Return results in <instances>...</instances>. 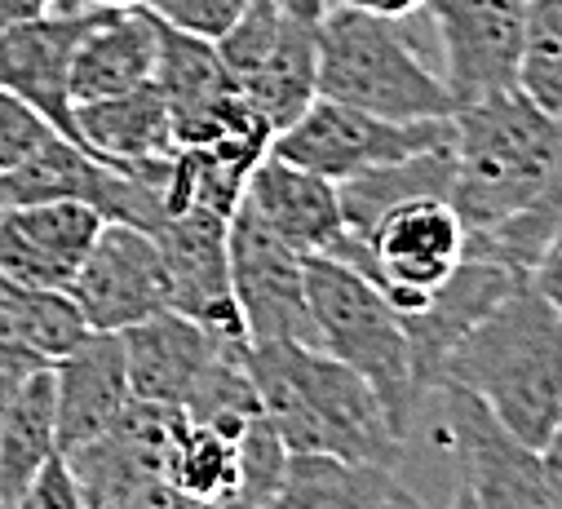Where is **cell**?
Here are the masks:
<instances>
[{
  "label": "cell",
  "mask_w": 562,
  "mask_h": 509,
  "mask_svg": "<svg viewBox=\"0 0 562 509\" xmlns=\"http://www.w3.org/2000/svg\"><path fill=\"white\" fill-rule=\"evenodd\" d=\"M261 417L289 456H341L394 470L403 434L368 381L319 346H248Z\"/></svg>",
  "instance_id": "1"
},
{
  "label": "cell",
  "mask_w": 562,
  "mask_h": 509,
  "mask_svg": "<svg viewBox=\"0 0 562 509\" xmlns=\"http://www.w3.org/2000/svg\"><path fill=\"white\" fill-rule=\"evenodd\" d=\"M439 386H461L540 452L562 417V306L518 284L448 350Z\"/></svg>",
  "instance_id": "2"
},
{
  "label": "cell",
  "mask_w": 562,
  "mask_h": 509,
  "mask_svg": "<svg viewBox=\"0 0 562 509\" xmlns=\"http://www.w3.org/2000/svg\"><path fill=\"white\" fill-rule=\"evenodd\" d=\"M562 151V120L509 89L452 115V195L465 235L518 217L549 182Z\"/></svg>",
  "instance_id": "3"
},
{
  "label": "cell",
  "mask_w": 562,
  "mask_h": 509,
  "mask_svg": "<svg viewBox=\"0 0 562 509\" xmlns=\"http://www.w3.org/2000/svg\"><path fill=\"white\" fill-rule=\"evenodd\" d=\"M306 302H311L319 350H328L333 359H341L368 381L376 399L385 404L394 430L407 439L412 417L426 404V395L416 386L412 346L398 310L333 252L306 258Z\"/></svg>",
  "instance_id": "4"
},
{
  "label": "cell",
  "mask_w": 562,
  "mask_h": 509,
  "mask_svg": "<svg viewBox=\"0 0 562 509\" xmlns=\"http://www.w3.org/2000/svg\"><path fill=\"white\" fill-rule=\"evenodd\" d=\"M319 98L385 120H452L457 102L390 19L333 5L319 19Z\"/></svg>",
  "instance_id": "5"
},
{
  "label": "cell",
  "mask_w": 562,
  "mask_h": 509,
  "mask_svg": "<svg viewBox=\"0 0 562 509\" xmlns=\"http://www.w3.org/2000/svg\"><path fill=\"white\" fill-rule=\"evenodd\" d=\"M333 258L355 267L398 315H412L448 284L465 258V222L439 195L403 200L381 213L368 235H341Z\"/></svg>",
  "instance_id": "6"
},
{
  "label": "cell",
  "mask_w": 562,
  "mask_h": 509,
  "mask_svg": "<svg viewBox=\"0 0 562 509\" xmlns=\"http://www.w3.org/2000/svg\"><path fill=\"white\" fill-rule=\"evenodd\" d=\"M452 143V120H385L333 98H315L289 129H279L270 151L328 182H350L368 169L398 165L407 156Z\"/></svg>",
  "instance_id": "7"
},
{
  "label": "cell",
  "mask_w": 562,
  "mask_h": 509,
  "mask_svg": "<svg viewBox=\"0 0 562 509\" xmlns=\"http://www.w3.org/2000/svg\"><path fill=\"white\" fill-rule=\"evenodd\" d=\"M231 297L248 346H319L306 302V258L274 239L244 204L226 226Z\"/></svg>",
  "instance_id": "8"
},
{
  "label": "cell",
  "mask_w": 562,
  "mask_h": 509,
  "mask_svg": "<svg viewBox=\"0 0 562 509\" xmlns=\"http://www.w3.org/2000/svg\"><path fill=\"white\" fill-rule=\"evenodd\" d=\"M67 293L85 315L89 332H124L160 310H173L160 248L151 230L133 222H102Z\"/></svg>",
  "instance_id": "9"
},
{
  "label": "cell",
  "mask_w": 562,
  "mask_h": 509,
  "mask_svg": "<svg viewBox=\"0 0 562 509\" xmlns=\"http://www.w3.org/2000/svg\"><path fill=\"white\" fill-rule=\"evenodd\" d=\"M435 395H443V430L461 461V483L474 496V509H553L536 448L514 439L461 386H439Z\"/></svg>",
  "instance_id": "10"
},
{
  "label": "cell",
  "mask_w": 562,
  "mask_h": 509,
  "mask_svg": "<svg viewBox=\"0 0 562 509\" xmlns=\"http://www.w3.org/2000/svg\"><path fill=\"white\" fill-rule=\"evenodd\" d=\"M439 27L443 84L457 106L518 89L522 0H426Z\"/></svg>",
  "instance_id": "11"
},
{
  "label": "cell",
  "mask_w": 562,
  "mask_h": 509,
  "mask_svg": "<svg viewBox=\"0 0 562 509\" xmlns=\"http://www.w3.org/2000/svg\"><path fill=\"white\" fill-rule=\"evenodd\" d=\"M226 226H231V217H222V213L187 208V213L165 217L151 230V239H156L165 271H169L173 310L209 324L213 332L244 337V324H239V310H235V297H231Z\"/></svg>",
  "instance_id": "12"
},
{
  "label": "cell",
  "mask_w": 562,
  "mask_h": 509,
  "mask_svg": "<svg viewBox=\"0 0 562 509\" xmlns=\"http://www.w3.org/2000/svg\"><path fill=\"white\" fill-rule=\"evenodd\" d=\"M244 337L213 332L209 324L182 315V310H160L143 324L120 332L124 346V367H128V391L143 404H165V408H187L204 372L217 363L226 346Z\"/></svg>",
  "instance_id": "13"
},
{
  "label": "cell",
  "mask_w": 562,
  "mask_h": 509,
  "mask_svg": "<svg viewBox=\"0 0 562 509\" xmlns=\"http://www.w3.org/2000/svg\"><path fill=\"white\" fill-rule=\"evenodd\" d=\"M102 222L106 217L80 200L5 204L0 208V275L36 289H67Z\"/></svg>",
  "instance_id": "14"
},
{
  "label": "cell",
  "mask_w": 562,
  "mask_h": 509,
  "mask_svg": "<svg viewBox=\"0 0 562 509\" xmlns=\"http://www.w3.org/2000/svg\"><path fill=\"white\" fill-rule=\"evenodd\" d=\"M156 89L169 102L173 147H200L226 129V120L244 106L231 71L217 58V45L191 32H178L156 19Z\"/></svg>",
  "instance_id": "15"
},
{
  "label": "cell",
  "mask_w": 562,
  "mask_h": 509,
  "mask_svg": "<svg viewBox=\"0 0 562 509\" xmlns=\"http://www.w3.org/2000/svg\"><path fill=\"white\" fill-rule=\"evenodd\" d=\"M518 284H527L522 275H514L509 267L492 262V258H461V267L448 275V284L439 293H430V302L412 310V315H398L403 319V332H407V346H412V367H416V386L420 395H435L439 391V372H443V359L448 350L496 306L505 302Z\"/></svg>",
  "instance_id": "16"
},
{
  "label": "cell",
  "mask_w": 562,
  "mask_h": 509,
  "mask_svg": "<svg viewBox=\"0 0 562 509\" xmlns=\"http://www.w3.org/2000/svg\"><path fill=\"white\" fill-rule=\"evenodd\" d=\"M274 239H284L289 248H297L302 258L315 252H333L346 235V217H341V195L337 182L289 165L284 156H266L239 200Z\"/></svg>",
  "instance_id": "17"
},
{
  "label": "cell",
  "mask_w": 562,
  "mask_h": 509,
  "mask_svg": "<svg viewBox=\"0 0 562 509\" xmlns=\"http://www.w3.org/2000/svg\"><path fill=\"white\" fill-rule=\"evenodd\" d=\"M49 376H54L58 452L93 443L133 404L120 332H89L76 350H67L63 359L49 363Z\"/></svg>",
  "instance_id": "18"
},
{
  "label": "cell",
  "mask_w": 562,
  "mask_h": 509,
  "mask_svg": "<svg viewBox=\"0 0 562 509\" xmlns=\"http://www.w3.org/2000/svg\"><path fill=\"white\" fill-rule=\"evenodd\" d=\"M93 10L80 14H41L32 23H19L0 32V89L19 93L32 102L63 138L76 143V120H71V89H67V67L80 32L89 27Z\"/></svg>",
  "instance_id": "19"
},
{
  "label": "cell",
  "mask_w": 562,
  "mask_h": 509,
  "mask_svg": "<svg viewBox=\"0 0 562 509\" xmlns=\"http://www.w3.org/2000/svg\"><path fill=\"white\" fill-rule=\"evenodd\" d=\"M156 76V14L151 10H93L67 67L71 106L128 93Z\"/></svg>",
  "instance_id": "20"
},
{
  "label": "cell",
  "mask_w": 562,
  "mask_h": 509,
  "mask_svg": "<svg viewBox=\"0 0 562 509\" xmlns=\"http://www.w3.org/2000/svg\"><path fill=\"white\" fill-rule=\"evenodd\" d=\"M71 120H76V143L106 165H143L173 151V120L156 80L115 98L76 102Z\"/></svg>",
  "instance_id": "21"
},
{
  "label": "cell",
  "mask_w": 562,
  "mask_h": 509,
  "mask_svg": "<svg viewBox=\"0 0 562 509\" xmlns=\"http://www.w3.org/2000/svg\"><path fill=\"white\" fill-rule=\"evenodd\" d=\"M239 93L270 124V134L289 129V124L319 98V23L284 14L270 54L239 84Z\"/></svg>",
  "instance_id": "22"
},
{
  "label": "cell",
  "mask_w": 562,
  "mask_h": 509,
  "mask_svg": "<svg viewBox=\"0 0 562 509\" xmlns=\"http://www.w3.org/2000/svg\"><path fill=\"white\" fill-rule=\"evenodd\" d=\"M58 452L54 426V376L41 367L14 395L0 399V509H14L23 487Z\"/></svg>",
  "instance_id": "23"
},
{
  "label": "cell",
  "mask_w": 562,
  "mask_h": 509,
  "mask_svg": "<svg viewBox=\"0 0 562 509\" xmlns=\"http://www.w3.org/2000/svg\"><path fill=\"white\" fill-rule=\"evenodd\" d=\"M337 195H341L346 235H355V239L368 235V226L403 200H420V195L448 200L452 195V143L435 147V151H420V156H407L398 165L368 169V173L341 182Z\"/></svg>",
  "instance_id": "24"
},
{
  "label": "cell",
  "mask_w": 562,
  "mask_h": 509,
  "mask_svg": "<svg viewBox=\"0 0 562 509\" xmlns=\"http://www.w3.org/2000/svg\"><path fill=\"white\" fill-rule=\"evenodd\" d=\"M394 470L341 456H289L274 505L284 509H381Z\"/></svg>",
  "instance_id": "25"
},
{
  "label": "cell",
  "mask_w": 562,
  "mask_h": 509,
  "mask_svg": "<svg viewBox=\"0 0 562 509\" xmlns=\"http://www.w3.org/2000/svg\"><path fill=\"white\" fill-rule=\"evenodd\" d=\"M165 478L200 509H235L239 496V439H226L182 412L169 439Z\"/></svg>",
  "instance_id": "26"
},
{
  "label": "cell",
  "mask_w": 562,
  "mask_h": 509,
  "mask_svg": "<svg viewBox=\"0 0 562 509\" xmlns=\"http://www.w3.org/2000/svg\"><path fill=\"white\" fill-rule=\"evenodd\" d=\"M0 310L14 319V328L27 337V346L45 363L63 359L89 337V324L76 310L67 289H36V284H19L0 275Z\"/></svg>",
  "instance_id": "27"
},
{
  "label": "cell",
  "mask_w": 562,
  "mask_h": 509,
  "mask_svg": "<svg viewBox=\"0 0 562 509\" xmlns=\"http://www.w3.org/2000/svg\"><path fill=\"white\" fill-rule=\"evenodd\" d=\"M518 93L562 120V0H522Z\"/></svg>",
  "instance_id": "28"
},
{
  "label": "cell",
  "mask_w": 562,
  "mask_h": 509,
  "mask_svg": "<svg viewBox=\"0 0 562 509\" xmlns=\"http://www.w3.org/2000/svg\"><path fill=\"white\" fill-rule=\"evenodd\" d=\"M279 23H284V10L274 5V0H248V10L213 41L217 45V58L222 67L231 71L235 89L257 71V63L270 54L274 36H279Z\"/></svg>",
  "instance_id": "29"
},
{
  "label": "cell",
  "mask_w": 562,
  "mask_h": 509,
  "mask_svg": "<svg viewBox=\"0 0 562 509\" xmlns=\"http://www.w3.org/2000/svg\"><path fill=\"white\" fill-rule=\"evenodd\" d=\"M58 129L32 106L23 102L19 93L0 89V173L5 169H19L27 156H36Z\"/></svg>",
  "instance_id": "30"
},
{
  "label": "cell",
  "mask_w": 562,
  "mask_h": 509,
  "mask_svg": "<svg viewBox=\"0 0 562 509\" xmlns=\"http://www.w3.org/2000/svg\"><path fill=\"white\" fill-rule=\"evenodd\" d=\"M147 10H151L160 23L178 27V32L217 41V36L248 10V0H147Z\"/></svg>",
  "instance_id": "31"
},
{
  "label": "cell",
  "mask_w": 562,
  "mask_h": 509,
  "mask_svg": "<svg viewBox=\"0 0 562 509\" xmlns=\"http://www.w3.org/2000/svg\"><path fill=\"white\" fill-rule=\"evenodd\" d=\"M14 509H89V505H85V491H80L67 456L54 452L41 465V474L23 487V496L14 500Z\"/></svg>",
  "instance_id": "32"
},
{
  "label": "cell",
  "mask_w": 562,
  "mask_h": 509,
  "mask_svg": "<svg viewBox=\"0 0 562 509\" xmlns=\"http://www.w3.org/2000/svg\"><path fill=\"white\" fill-rule=\"evenodd\" d=\"M41 367H49V363L27 346V337L14 328V319L0 310V399L14 395L23 381L36 376Z\"/></svg>",
  "instance_id": "33"
},
{
  "label": "cell",
  "mask_w": 562,
  "mask_h": 509,
  "mask_svg": "<svg viewBox=\"0 0 562 509\" xmlns=\"http://www.w3.org/2000/svg\"><path fill=\"white\" fill-rule=\"evenodd\" d=\"M93 509H200V505L191 496H182L169 478H147V483H137V487H128V491H120Z\"/></svg>",
  "instance_id": "34"
},
{
  "label": "cell",
  "mask_w": 562,
  "mask_h": 509,
  "mask_svg": "<svg viewBox=\"0 0 562 509\" xmlns=\"http://www.w3.org/2000/svg\"><path fill=\"white\" fill-rule=\"evenodd\" d=\"M527 284H531L536 293H544L553 306H562V226L553 230V239L544 244V252L536 258V267H531Z\"/></svg>",
  "instance_id": "35"
},
{
  "label": "cell",
  "mask_w": 562,
  "mask_h": 509,
  "mask_svg": "<svg viewBox=\"0 0 562 509\" xmlns=\"http://www.w3.org/2000/svg\"><path fill=\"white\" fill-rule=\"evenodd\" d=\"M540 474H544V487H549L553 509H562V417H558L553 434L540 448Z\"/></svg>",
  "instance_id": "36"
},
{
  "label": "cell",
  "mask_w": 562,
  "mask_h": 509,
  "mask_svg": "<svg viewBox=\"0 0 562 509\" xmlns=\"http://www.w3.org/2000/svg\"><path fill=\"white\" fill-rule=\"evenodd\" d=\"M337 5L359 10V14H372V19H390V23H398V19H412V14L426 10V0H337Z\"/></svg>",
  "instance_id": "37"
},
{
  "label": "cell",
  "mask_w": 562,
  "mask_h": 509,
  "mask_svg": "<svg viewBox=\"0 0 562 509\" xmlns=\"http://www.w3.org/2000/svg\"><path fill=\"white\" fill-rule=\"evenodd\" d=\"M54 10V0H0V32H10L19 23H32Z\"/></svg>",
  "instance_id": "38"
},
{
  "label": "cell",
  "mask_w": 562,
  "mask_h": 509,
  "mask_svg": "<svg viewBox=\"0 0 562 509\" xmlns=\"http://www.w3.org/2000/svg\"><path fill=\"white\" fill-rule=\"evenodd\" d=\"M274 5L279 10H284V14H297V19H311V23H319L333 5H337V0H274Z\"/></svg>",
  "instance_id": "39"
},
{
  "label": "cell",
  "mask_w": 562,
  "mask_h": 509,
  "mask_svg": "<svg viewBox=\"0 0 562 509\" xmlns=\"http://www.w3.org/2000/svg\"><path fill=\"white\" fill-rule=\"evenodd\" d=\"M381 509H426V500H420V496H412L398 478H394V487L385 491V500H381Z\"/></svg>",
  "instance_id": "40"
},
{
  "label": "cell",
  "mask_w": 562,
  "mask_h": 509,
  "mask_svg": "<svg viewBox=\"0 0 562 509\" xmlns=\"http://www.w3.org/2000/svg\"><path fill=\"white\" fill-rule=\"evenodd\" d=\"M85 10H147V0H85Z\"/></svg>",
  "instance_id": "41"
},
{
  "label": "cell",
  "mask_w": 562,
  "mask_h": 509,
  "mask_svg": "<svg viewBox=\"0 0 562 509\" xmlns=\"http://www.w3.org/2000/svg\"><path fill=\"white\" fill-rule=\"evenodd\" d=\"M448 509H474V496L465 491V483L457 487V496H452V505H448Z\"/></svg>",
  "instance_id": "42"
},
{
  "label": "cell",
  "mask_w": 562,
  "mask_h": 509,
  "mask_svg": "<svg viewBox=\"0 0 562 509\" xmlns=\"http://www.w3.org/2000/svg\"><path fill=\"white\" fill-rule=\"evenodd\" d=\"M85 0H54V14H80Z\"/></svg>",
  "instance_id": "43"
},
{
  "label": "cell",
  "mask_w": 562,
  "mask_h": 509,
  "mask_svg": "<svg viewBox=\"0 0 562 509\" xmlns=\"http://www.w3.org/2000/svg\"><path fill=\"white\" fill-rule=\"evenodd\" d=\"M266 509H284V505H274V500H270V505H266Z\"/></svg>",
  "instance_id": "44"
}]
</instances>
